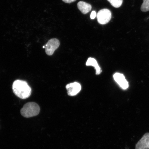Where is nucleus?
I'll return each instance as SVG.
<instances>
[{
    "label": "nucleus",
    "mask_w": 149,
    "mask_h": 149,
    "mask_svg": "<svg viewBox=\"0 0 149 149\" xmlns=\"http://www.w3.org/2000/svg\"><path fill=\"white\" fill-rule=\"evenodd\" d=\"M12 89L14 94L22 99L29 97L31 93V87L26 81L23 80H15L13 84Z\"/></svg>",
    "instance_id": "obj_1"
},
{
    "label": "nucleus",
    "mask_w": 149,
    "mask_h": 149,
    "mask_svg": "<svg viewBox=\"0 0 149 149\" xmlns=\"http://www.w3.org/2000/svg\"><path fill=\"white\" fill-rule=\"evenodd\" d=\"M40 107L35 102H29L26 104L20 111L21 115L26 118H29L38 115Z\"/></svg>",
    "instance_id": "obj_2"
},
{
    "label": "nucleus",
    "mask_w": 149,
    "mask_h": 149,
    "mask_svg": "<svg viewBox=\"0 0 149 149\" xmlns=\"http://www.w3.org/2000/svg\"><path fill=\"white\" fill-rule=\"evenodd\" d=\"M96 16L98 23L101 25H105L111 20V13L109 9H103L99 11Z\"/></svg>",
    "instance_id": "obj_3"
},
{
    "label": "nucleus",
    "mask_w": 149,
    "mask_h": 149,
    "mask_svg": "<svg viewBox=\"0 0 149 149\" xmlns=\"http://www.w3.org/2000/svg\"><path fill=\"white\" fill-rule=\"evenodd\" d=\"M60 45V42L56 38L50 40L45 45L46 53L48 56H52Z\"/></svg>",
    "instance_id": "obj_4"
},
{
    "label": "nucleus",
    "mask_w": 149,
    "mask_h": 149,
    "mask_svg": "<svg viewBox=\"0 0 149 149\" xmlns=\"http://www.w3.org/2000/svg\"><path fill=\"white\" fill-rule=\"evenodd\" d=\"M68 95L75 96L79 93L81 89V85L79 83L74 82L68 84L66 86Z\"/></svg>",
    "instance_id": "obj_5"
},
{
    "label": "nucleus",
    "mask_w": 149,
    "mask_h": 149,
    "mask_svg": "<svg viewBox=\"0 0 149 149\" xmlns=\"http://www.w3.org/2000/svg\"><path fill=\"white\" fill-rule=\"evenodd\" d=\"M113 79L122 89H126L129 87L128 82L123 74L117 72L113 74Z\"/></svg>",
    "instance_id": "obj_6"
},
{
    "label": "nucleus",
    "mask_w": 149,
    "mask_h": 149,
    "mask_svg": "<svg viewBox=\"0 0 149 149\" xmlns=\"http://www.w3.org/2000/svg\"><path fill=\"white\" fill-rule=\"evenodd\" d=\"M149 133L145 134L136 145L135 149H148Z\"/></svg>",
    "instance_id": "obj_7"
},
{
    "label": "nucleus",
    "mask_w": 149,
    "mask_h": 149,
    "mask_svg": "<svg viewBox=\"0 0 149 149\" xmlns=\"http://www.w3.org/2000/svg\"><path fill=\"white\" fill-rule=\"evenodd\" d=\"M77 5L78 8L84 14H86L90 12L92 8L91 5L84 1H79Z\"/></svg>",
    "instance_id": "obj_8"
},
{
    "label": "nucleus",
    "mask_w": 149,
    "mask_h": 149,
    "mask_svg": "<svg viewBox=\"0 0 149 149\" xmlns=\"http://www.w3.org/2000/svg\"><path fill=\"white\" fill-rule=\"evenodd\" d=\"M86 66H93L94 67L96 70V74H99L101 73L102 70L101 68L98 64L97 61L95 59L92 58H89L86 63Z\"/></svg>",
    "instance_id": "obj_9"
},
{
    "label": "nucleus",
    "mask_w": 149,
    "mask_h": 149,
    "mask_svg": "<svg viewBox=\"0 0 149 149\" xmlns=\"http://www.w3.org/2000/svg\"><path fill=\"white\" fill-rule=\"evenodd\" d=\"M115 8H119L122 5L123 0H107Z\"/></svg>",
    "instance_id": "obj_10"
},
{
    "label": "nucleus",
    "mask_w": 149,
    "mask_h": 149,
    "mask_svg": "<svg viewBox=\"0 0 149 149\" xmlns=\"http://www.w3.org/2000/svg\"><path fill=\"white\" fill-rule=\"evenodd\" d=\"M141 10L144 12L149 11V0H143V2L141 7Z\"/></svg>",
    "instance_id": "obj_11"
},
{
    "label": "nucleus",
    "mask_w": 149,
    "mask_h": 149,
    "mask_svg": "<svg viewBox=\"0 0 149 149\" xmlns=\"http://www.w3.org/2000/svg\"><path fill=\"white\" fill-rule=\"evenodd\" d=\"M97 16L96 12L95 11H93L91 14V19H94Z\"/></svg>",
    "instance_id": "obj_12"
},
{
    "label": "nucleus",
    "mask_w": 149,
    "mask_h": 149,
    "mask_svg": "<svg viewBox=\"0 0 149 149\" xmlns=\"http://www.w3.org/2000/svg\"><path fill=\"white\" fill-rule=\"evenodd\" d=\"M76 0H62L63 1L66 3H70L75 1Z\"/></svg>",
    "instance_id": "obj_13"
},
{
    "label": "nucleus",
    "mask_w": 149,
    "mask_h": 149,
    "mask_svg": "<svg viewBox=\"0 0 149 149\" xmlns=\"http://www.w3.org/2000/svg\"><path fill=\"white\" fill-rule=\"evenodd\" d=\"M148 149H149V144H148Z\"/></svg>",
    "instance_id": "obj_14"
}]
</instances>
